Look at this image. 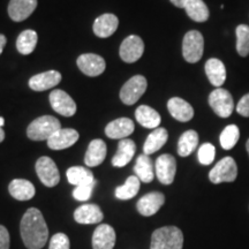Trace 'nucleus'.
<instances>
[{
  "label": "nucleus",
  "instance_id": "nucleus-1",
  "mask_svg": "<svg viewBox=\"0 0 249 249\" xmlns=\"http://www.w3.org/2000/svg\"><path fill=\"white\" fill-rule=\"evenodd\" d=\"M20 232L23 244L28 249H40L48 242V225L42 213L36 208H30L23 214Z\"/></svg>",
  "mask_w": 249,
  "mask_h": 249
},
{
  "label": "nucleus",
  "instance_id": "nucleus-2",
  "mask_svg": "<svg viewBox=\"0 0 249 249\" xmlns=\"http://www.w3.org/2000/svg\"><path fill=\"white\" fill-rule=\"evenodd\" d=\"M183 234L176 226H165L152 233L150 249H182Z\"/></svg>",
  "mask_w": 249,
  "mask_h": 249
},
{
  "label": "nucleus",
  "instance_id": "nucleus-3",
  "mask_svg": "<svg viewBox=\"0 0 249 249\" xmlns=\"http://www.w3.org/2000/svg\"><path fill=\"white\" fill-rule=\"evenodd\" d=\"M60 128V121L57 118L43 116L30 123L27 128V135L33 141H48Z\"/></svg>",
  "mask_w": 249,
  "mask_h": 249
},
{
  "label": "nucleus",
  "instance_id": "nucleus-4",
  "mask_svg": "<svg viewBox=\"0 0 249 249\" xmlns=\"http://www.w3.org/2000/svg\"><path fill=\"white\" fill-rule=\"evenodd\" d=\"M204 51L203 35L197 30H191L182 40V55L189 64L200 61Z\"/></svg>",
  "mask_w": 249,
  "mask_h": 249
},
{
  "label": "nucleus",
  "instance_id": "nucleus-5",
  "mask_svg": "<svg viewBox=\"0 0 249 249\" xmlns=\"http://www.w3.org/2000/svg\"><path fill=\"white\" fill-rule=\"evenodd\" d=\"M238 177V166L232 157H224L209 172L210 181L218 185L222 182H233Z\"/></svg>",
  "mask_w": 249,
  "mask_h": 249
},
{
  "label": "nucleus",
  "instance_id": "nucleus-6",
  "mask_svg": "<svg viewBox=\"0 0 249 249\" xmlns=\"http://www.w3.org/2000/svg\"><path fill=\"white\" fill-rule=\"evenodd\" d=\"M148 87L147 79L142 75H135L127 81L120 90V99L124 104L134 105L143 93L145 92Z\"/></svg>",
  "mask_w": 249,
  "mask_h": 249
},
{
  "label": "nucleus",
  "instance_id": "nucleus-7",
  "mask_svg": "<svg viewBox=\"0 0 249 249\" xmlns=\"http://www.w3.org/2000/svg\"><path fill=\"white\" fill-rule=\"evenodd\" d=\"M209 105L214 113L220 118L231 117L234 110V101L226 89L217 88L209 95Z\"/></svg>",
  "mask_w": 249,
  "mask_h": 249
},
{
  "label": "nucleus",
  "instance_id": "nucleus-8",
  "mask_svg": "<svg viewBox=\"0 0 249 249\" xmlns=\"http://www.w3.org/2000/svg\"><path fill=\"white\" fill-rule=\"evenodd\" d=\"M36 173L43 185L46 187H54L60 181V174L57 165L46 156H43L36 161Z\"/></svg>",
  "mask_w": 249,
  "mask_h": 249
},
{
  "label": "nucleus",
  "instance_id": "nucleus-9",
  "mask_svg": "<svg viewBox=\"0 0 249 249\" xmlns=\"http://www.w3.org/2000/svg\"><path fill=\"white\" fill-rule=\"evenodd\" d=\"M143 52H144V43L141 37L136 35H130L124 39L119 49L120 58L128 64L138 61L142 57Z\"/></svg>",
  "mask_w": 249,
  "mask_h": 249
},
{
  "label": "nucleus",
  "instance_id": "nucleus-10",
  "mask_svg": "<svg viewBox=\"0 0 249 249\" xmlns=\"http://www.w3.org/2000/svg\"><path fill=\"white\" fill-rule=\"evenodd\" d=\"M156 176L163 185H171L177 173V160L172 155L164 154L156 160Z\"/></svg>",
  "mask_w": 249,
  "mask_h": 249
},
{
  "label": "nucleus",
  "instance_id": "nucleus-11",
  "mask_svg": "<svg viewBox=\"0 0 249 249\" xmlns=\"http://www.w3.org/2000/svg\"><path fill=\"white\" fill-rule=\"evenodd\" d=\"M50 103L57 113L64 117H73L76 113V104L64 90L55 89L50 93Z\"/></svg>",
  "mask_w": 249,
  "mask_h": 249
},
{
  "label": "nucleus",
  "instance_id": "nucleus-12",
  "mask_svg": "<svg viewBox=\"0 0 249 249\" xmlns=\"http://www.w3.org/2000/svg\"><path fill=\"white\" fill-rule=\"evenodd\" d=\"M77 66H79L80 71L83 74L88 76H98L104 73L105 67V60L101 55L95 53H85L81 54L77 58Z\"/></svg>",
  "mask_w": 249,
  "mask_h": 249
},
{
  "label": "nucleus",
  "instance_id": "nucleus-13",
  "mask_svg": "<svg viewBox=\"0 0 249 249\" xmlns=\"http://www.w3.org/2000/svg\"><path fill=\"white\" fill-rule=\"evenodd\" d=\"M165 203V196L160 192H152L141 197L136 204V209L142 216L150 217L157 213Z\"/></svg>",
  "mask_w": 249,
  "mask_h": 249
},
{
  "label": "nucleus",
  "instance_id": "nucleus-14",
  "mask_svg": "<svg viewBox=\"0 0 249 249\" xmlns=\"http://www.w3.org/2000/svg\"><path fill=\"white\" fill-rule=\"evenodd\" d=\"M79 136L75 129L60 128L48 140V145L52 150H62L75 144Z\"/></svg>",
  "mask_w": 249,
  "mask_h": 249
},
{
  "label": "nucleus",
  "instance_id": "nucleus-15",
  "mask_svg": "<svg viewBox=\"0 0 249 249\" xmlns=\"http://www.w3.org/2000/svg\"><path fill=\"white\" fill-rule=\"evenodd\" d=\"M37 7V0H11L8 4V15L15 22L27 20Z\"/></svg>",
  "mask_w": 249,
  "mask_h": 249
},
{
  "label": "nucleus",
  "instance_id": "nucleus-16",
  "mask_svg": "<svg viewBox=\"0 0 249 249\" xmlns=\"http://www.w3.org/2000/svg\"><path fill=\"white\" fill-rule=\"evenodd\" d=\"M61 74L58 71H48L31 77L29 87L34 91H45L58 86L61 82Z\"/></svg>",
  "mask_w": 249,
  "mask_h": 249
},
{
  "label": "nucleus",
  "instance_id": "nucleus-17",
  "mask_svg": "<svg viewBox=\"0 0 249 249\" xmlns=\"http://www.w3.org/2000/svg\"><path fill=\"white\" fill-rule=\"evenodd\" d=\"M116 245V232L107 224H101L92 235L93 249H113Z\"/></svg>",
  "mask_w": 249,
  "mask_h": 249
},
{
  "label": "nucleus",
  "instance_id": "nucleus-18",
  "mask_svg": "<svg viewBox=\"0 0 249 249\" xmlns=\"http://www.w3.org/2000/svg\"><path fill=\"white\" fill-rule=\"evenodd\" d=\"M118 26H119V18H117V15L107 13L96 18L95 22H93L92 30L97 37L107 38L116 33Z\"/></svg>",
  "mask_w": 249,
  "mask_h": 249
},
{
  "label": "nucleus",
  "instance_id": "nucleus-19",
  "mask_svg": "<svg viewBox=\"0 0 249 249\" xmlns=\"http://www.w3.org/2000/svg\"><path fill=\"white\" fill-rule=\"evenodd\" d=\"M167 110L174 119L187 123L194 117V108L188 102L180 97H173L167 102Z\"/></svg>",
  "mask_w": 249,
  "mask_h": 249
},
{
  "label": "nucleus",
  "instance_id": "nucleus-20",
  "mask_svg": "<svg viewBox=\"0 0 249 249\" xmlns=\"http://www.w3.org/2000/svg\"><path fill=\"white\" fill-rule=\"evenodd\" d=\"M134 128H135V126H134L132 119H129V118H119V119H116L107 124V126L105 127V134L110 139L123 140L129 136L134 132Z\"/></svg>",
  "mask_w": 249,
  "mask_h": 249
},
{
  "label": "nucleus",
  "instance_id": "nucleus-21",
  "mask_svg": "<svg viewBox=\"0 0 249 249\" xmlns=\"http://www.w3.org/2000/svg\"><path fill=\"white\" fill-rule=\"evenodd\" d=\"M205 74H207L208 80L216 88H220L226 80V68L222 60L216 58H211L205 62Z\"/></svg>",
  "mask_w": 249,
  "mask_h": 249
},
{
  "label": "nucleus",
  "instance_id": "nucleus-22",
  "mask_svg": "<svg viewBox=\"0 0 249 249\" xmlns=\"http://www.w3.org/2000/svg\"><path fill=\"white\" fill-rule=\"evenodd\" d=\"M103 218L104 214L96 204H83L74 211V219L80 224H98Z\"/></svg>",
  "mask_w": 249,
  "mask_h": 249
},
{
  "label": "nucleus",
  "instance_id": "nucleus-23",
  "mask_svg": "<svg viewBox=\"0 0 249 249\" xmlns=\"http://www.w3.org/2000/svg\"><path fill=\"white\" fill-rule=\"evenodd\" d=\"M8 192L18 201H29L36 194L35 186L24 179H14L8 186Z\"/></svg>",
  "mask_w": 249,
  "mask_h": 249
},
{
  "label": "nucleus",
  "instance_id": "nucleus-24",
  "mask_svg": "<svg viewBox=\"0 0 249 249\" xmlns=\"http://www.w3.org/2000/svg\"><path fill=\"white\" fill-rule=\"evenodd\" d=\"M136 151V144L133 140L123 139L118 145L117 154L112 158V165L116 167H124L133 160Z\"/></svg>",
  "mask_w": 249,
  "mask_h": 249
},
{
  "label": "nucleus",
  "instance_id": "nucleus-25",
  "mask_svg": "<svg viewBox=\"0 0 249 249\" xmlns=\"http://www.w3.org/2000/svg\"><path fill=\"white\" fill-rule=\"evenodd\" d=\"M107 157V144L103 140H92L85 156L87 166L95 167L101 165Z\"/></svg>",
  "mask_w": 249,
  "mask_h": 249
},
{
  "label": "nucleus",
  "instance_id": "nucleus-26",
  "mask_svg": "<svg viewBox=\"0 0 249 249\" xmlns=\"http://www.w3.org/2000/svg\"><path fill=\"white\" fill-rule=\"evenodd\" d=\"M135 118L141 126L151 129L158 128L161 121L160 113L148 105H141L136 108Z\"/></svg>",
  "mask_w": 249,
  "mask_h": 249
},
{
  "label": "nucleus",
  "instance_id": "nucleus-27",
  "mask_svg": "<svg viewBox=\"0 0 249 249\" xmlns=\"http://www.w3.org/2000/svg\"><path fill=\"white\" fill-rule=\"evenodd\" d=\"M169 139V133L165 128L158 127V128L154 129V132L149 134V136L145 140L144 145H143V152L144 155H151L158 151L161 147L167 142Z\"/></svg>",
  "mask_w": 249,
  "mask_h": 249
},
{
  "label": "nucleus",
  "instance_id": "nucleus-28",
  "mask_svg": "<svg viewBox=\"0 0 249 249\" xmlns=\"http://www.w3.org/2000/svg\"><path fill=\"white\" fill-rule=\"evenodd\" d=\"M135 176L140 179V181L149 183L155 178L154 163L148 155H140L136 160L135 166H134Z\"/></svg>",
  "mask_w": 249,
  "mask_h": 249
},
{
  "label": "nucleus",
  "instance_id": "nucleus-29",
  "mask_svg": "<svg viewBox=\"0 0 249 249\" xmlns=\"http://www.w3.org/2000/svg\"><path fill=\"white\" fill-rule=\"evenodd\" d=\"M186 13L195 22H205L209 18L210 12L203 0H187Z\"/></svg>",
  "mask_w": 249,
  "mask_h": 249
},
{
  "label": "nucleus",
  "instance_id": "nucleus-30",
  "mask_svg": "<svg viewBox=\"0 0 249 249\" xmlns=\"http://www.w3.org/2000/svg\"><path fill=\"white\" fill-rule=\"evenodd\" d=\"M67 179L70 183L74 186H82L88 185V183L95 182L93 174L89 169L82 166H73L67 170Z\"/></svg>",
  "mask_w": 249,
  "mask_h": 249
},
{
  "label": "nucleus",
  "instance_id": "nucleus-31",
  "mask_svg": "<svg viewBox=\"0 0 249 249\" xmlns=\"http://www.w3.org/2000/svg\"><path fill=\"white\" fill-rule=\"evenodd\" d=\"M38 36L34 30H24L17 39V49L21 54H30L36 49Z\"/></svg>",
  "mask_w": 249,
  "mask_h": 249
},
{
  "label": "nucleus",
  "instance_id": "nucleus-32",
  "mask_svg": "<svg viewBox=\"0 0 249 249\" xmlns=\"http://www.w3.org/2000/svg\"><path fill=\"white\" fill-rule=\"evenodd\" d=\"M198 144V134L195 130H187L180 136L178 142V154L181 157H187L195 150Z\"/></svg>",
  "mask_w": 249,
  "mask_h": 249
},
{
  "label": "nucleus",
  "instance_id": "nucleus-33",
  "mask_svg": "<svg viewBox=\"0 0 249 249\" xmlns=\"http://www.w3.org/2000/svg\"><path fill=\"white\" fill-rule=\"evenodd\" d=\"M140 179L136 176H130L123 186L117 187L116 197L126 201L135 197L140 191Z\"/></svg>",
  "mask_w": 249,
  "mask_h": 249
},
{
  "label": "nucleus",
  "instance_id": "nucleus-34",
  "mask_svg": "<svg viewBox=\"0 0 249 249\" xmlns=\"http://www.w3.org/2000/svg\"><path fill=\"white\" fill-rule=\"evenodd\" d=\"M240 139V130L235 124H229L226 126L219 136V142L223 149L225 150H231L235 147Z\"/></svg>",
  "mask_w": 249,
  "mask_h": 249
},
{
  "label": "nucleus",
  "instance_id": "nucleus-35",
  "mask_svg": "<svg viewBox=\"0 0 249 249\" xmlns=\"http://www.w3.org/2000/svg\"><path fill=\"white\" fill-rule=\"evenodd\" d=\"M236 35V52L240 57H247L249 54V26L239 24L235 29Z\"/></svg>",
  "mask_w": 249,
  "mask_h": 249
},
{
  "label": "nucleus",
  "instance_id": "nucleus-36",
  "mask_svg": "<svg viewBox=\"0 0 249 249\" xmlns=\"http://www.w3.org/2000/svg\"><path fill=\"white\" fill-rule=\"evenodd\" d=\"M214 156H216V149L211 143H204L198 149L197 157L202 165H210L214 160Z\"/></svg>",
  "mask_w": 249,
  "mask_h": 249
},
{
  "label": "nucleus",
  "instance_id": "nucleus-37",
  "mask_svg": "<svg viewBox=\"0 0 249 249\" xmlns=\"http://www.w3.org/2000/svg\"><path fill=\"white\" fill-rule=\"evenodd\" d=\"M96 185V181L92 183H88V185H82L75 187L73 191V197L77 201H87L91 197L93 187Z\"/></svg>",
  "mask_w": 249,
  "mask_h": 249
},
{
  "label": "nucleus",
  "instance_id": "nucleus-38",
  "mask_svg": "<svg viewBox=\"0 0 249 249\" xmlns=\"http://www.w3.org/2000/svg\"><path fill=\"white\" fill-rule=\"evenodd\" d=\"M71 244L70 239L64 233H57L50 240L49 249H70Z\"/></svg>",
  "mask_w": 249,
  "mask_h": 249
},
{
  "label": "nucleus",
  "instance_id": "nucleus-39",
  "mask_svg": "<svg viewBox=\"0 0 249 249\" xmlns=\"http://www.w3.org/2000/svg\"><path fill=\"white\" fill-rule=\"evenodd\" d=\"M236 112L245 118H249V92L242 96L238 105H236Z\"/></svg>",
  "mask_w": 249,
  "mask_h": 249
},
{
  "label": "nucleus",
  "instance_id": "nucleus-40",
  "mask_svg": "<svg viewBox=\"0 0 249 249\" xmlns=\"http://www.w3.org/2000/svg\"><path fill=\"white\" fill-rule=\"evenodd\" d=\"M0 249H9V233L2 225H0Z\"/></svg>",
  "mask_w": 249,
  "mask_h": 249
},
{
  "label": "nucleus",
  "instance_id": "nucleus-41",
  "mask_svg": "<svg viewBox=\"0 0 249 249\" xmlns=\"http://www.w3.org/2000/svg\"><path fill=\"white\" fill-rule=\"evenodd\" d=\"M172 4L176 6V7L178 8H185V5H186V1L187 0H170Z\"/></svg>",
  "mask_w": 249,
  "mask_h": 249
},
{
  "label": "nucleus",
  "instance_id": "nucleus-42",
  "mask_svg": "<svg viewBox=\"0 0 249 249\" xmlns=\"http://www.w3.org/2000/svg\"><path fill=\"white\" fill-rule=\"evenodd\" d=\"M6 43H7V39H6V37L0 34V54L2 53V50H4Z\"/></svg>",
  "mask_w": 249,
  "mask_h": 249
},
{
  "label": "nucleus",
  "instance_id": "nucleus-43",
  "mask_svg": "<svg viewBox=\"0 0 249 249\" xmlns=\"http://www.w3.org/2000/svg\"><path fill=\"white\" fill-rule=\"evenodd\" d=\"M4 140H5V132H4V129L0 127V143L4 141Z\"/></svg>",
  "mask_w": 249,
  "mask_h": 249
},
{
  "label": "nucleus",
  "instance_id": "nucleus-44",
  "mask_svg": "<svg viewBox=\"0 0 249 249\" xmlns=\"http://www.w3.org/2000/svg\"><path fill=\"white\" fill-rule=\"evenodd\" d=\"M4 124H5V119L2 117H0V127L4 126Z\"/></svg>",
  "mask_w": 249,
  "mask_h": 249
},
{
  "label": "nucleus",
  "instance_id": "nucleus-45",
  "mask_svg": "<svg viewBox=\"0 0 249 249\" xmlns=\"http://www.w3.org/2000/svg\"><path fill=\"white\" fill-rule=\"evenodd\" d=\"M246 149H247V152H248V155H249V139H248L247 143H246Z\"/></svg>",
  "mask_w": 249,
  "mask_h": 249
}]
</instances>
